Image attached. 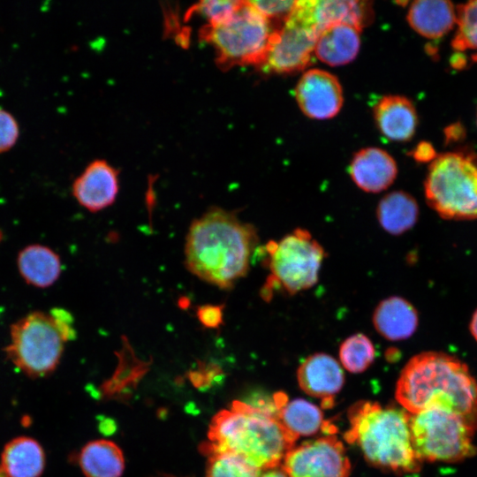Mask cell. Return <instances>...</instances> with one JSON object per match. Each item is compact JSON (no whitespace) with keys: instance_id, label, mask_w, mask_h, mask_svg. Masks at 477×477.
<instances>
[{"instance_id":"16","label":"cell","mask_w":477,"mask_h":477,"mask_svg":"<svg viewBox=\"0 0 477 477\" xmlns=\"http://www.w3.org/2000/svg\"><path fill=\"white\" fill-rule=\"evenodd\" d=\"M380 133L395 142L409 141L415 134L418 114L413 102L399 95L382 96L373 110Z\"/></svg>"},{"instance_id":"2","label":"cell","mask_w":477,"mask_h":477,"mask_svg":"<svg viewBox=\"0 0 477 477\" xmlns=\"http://www.w3.org/2000/svg\"><path fill=\"white\" fill-rule=\"evenodd\" d=\"M395 395L409 413L433 407L450 410L477 431V381L453 356L438 352L413 356L400 373Z\"/></svg>"},{"instance_id":"12","label":"cell","mask_w":477,"mask_h":477,"mask_svg":"<svg viewBox=\"0 0 477 477\" xmlns=\"http://www.w3.org/2000/svg\"><path fill=\"white\" fill-rule=\"evenodd\" d=\"M295 100L307 117L316 120L337 116L344 102L343 89L338 79L325 70L306 71L294 89Z\"/></svg>"},{"instance_id":"28","label":"cell","mask_w":477,"mask_h":477,"mask_svg":"<svg viewBox=\"0 0 477 477\" xmlns=\"http://www.w3.org/2000/svg\"><path fill=\"white\" fill-rule=\"evenodd\" d=\"M261 470L231 452L208 455L206 477H260Z\"/></svg>"},{"instance_id":"34","label":"cell","mask_w":477,"mask_h":477,"mask_svg":"<svg viewBox=\"0 0 477 477\" xmlns=\"http://www.w3.org/2000/svg\"><path fill=\"white\" fill-rule=\"evenodd\" d=\"M443 134L445 145H450L464 140L466 131L462 123L455 122L444 128Z\"/></svg>"},{"instance_id":"31","label":"cell","mask_w":477,"mask_h":477,"mask_svg":"<svg viewBox=\"0 0 477 477\" xmlns=\"http://www.w3.org/2000/svg\"><path fill=\"white\" fill-rule=\"evenodd\" d=\"M19 134V124L14 116L0 107V153L9 150Z\"/></svg>"},{"instance_id":"11","label":"cell","mask_w":477,"mask_h":477,"mask_svg":"<svg viewBox=\"0 0 477 477\" xmlns=\"http://www.w3.org/2000/svg\"><path fill=\"white\" fill-rule=\"evenodd\" d=\"M281 467L289 477H349L351 465L343 443L325 436L293 447Z\"/></svg>"},{"instance_id":"36","label":"cell","mask_w":477,"mask_h":477,"mask_svg":"<svg viewBox=\"0 0 477 477\" xmlns=\"http://www.w3.org/2000/svg\"><path fill=\"white\" fill-rule=\"evenodd\" d=\"M260 477H289V475L284 471V469L275 467L264 470L261 472Z\"/></svg>"},{"instance_id":"23","label":"cell","mask_w":477,"mask_h":477,"mask_svg":"<svg viewBox=\"0 0 477 477\" xmlns=\"http://www.w3.org/2000/svg\"><path fill=\"white\" fill-rule=\"evenodd\" d=\"M275 398L277 418L297 438L314 435L326 426L322 412L315 405L301 398L287 401L280 394Z\"/></svg>"},{"instance_id":"4","label":"cell","mask_w":477,"mask_h":477,"mask_svg":"<svg viewBox=\"0 0 477 477\" xmlns=\"http://www.w3.org/2000/svg\"><path fill=\"white\" fill-rule=\"evenodd\" d=\"M348 417L344 438L360 448L370 465L396 473L420 471L422 462L413 446L407 411L363 401L351 407Z\"/></svg>"},{"instance_id":"1","label":"cell","mask_w":477,"mask_h":477,"mask_svg":"<svg viewBox=\"0 0 477 477\" xmlns=\"http://www.w3.org/2000/svg\"><path fill=\"white\" fill-rule=\"evenodd\" d=\"M257 244L252 224L242 222L232 211L211 207L189 227L186 267L204 282L231 289L246 276Z\"/></svg>"},{"instance_id":"17","label":"cell","mask_w":477,"mask_h":477,"mask_svg":"<svg viewBox=\"0 0 477 477\" xmlns=\"http://www.w3.org/2000/svg\"><path fill=\"white\" fill-rule=\"evenodd\" d=\"M372 322L375 330L385 339L400 341L409 338L416 331L419 316L408 300L391 296L379 302Z\"/></svg>"},{"instance_id":"29","label":"cell","mask_w":477,"mask_h":477,"mask_svg":"<svg viewBox=\"0 0 477 477\" xmlns=\"http://www.w3.org/2000/svg\"><path fill=\"white\" fill-rule=\"evenodd\" d=\"M242 1L233 0H208L195 4L186 13L189 18L198 14L206 19V24H216L231 16L240 7Z\"/></svg>"},{"instance_id":"13","label":"cell","mask_w":477,"mask_h":477,"mask_svg":"<svg viewBox=\"0 0 477 477\" xmlns=\"http://www.w3.org/2000/svg\"><path fill=\"white\" fill-rule=\"evenodd\" d=\"M118 189V171L103 159L88 163L72 184L74 198L91 212L100 211L113 204Z\"/></svg>"},{"instance_id":"18","label":"cell","mask_w":477,"mask_h":477,"mask_svg":"<svg viewBox=\"0 0 477 477\" xmlns=\"http://www.w3.org/2000/svg\"><path fill=\"white\" fill-rule=\"evenodd\" d=\"M361 29L349 24H333L320 31L314 55L330 66H341L353 61L360 48Z\"/></svg>"},{"instance_id":"22","label":"cell","mask_w":477,"mask_h":477,"mask_svg":"<svg viewBox=\"0 0 477 477\" xmlns=\"http://www.w3.org/2000/svg\"><path fill=\"white\" fill-rule=\"evenodd\" d=\"M44 466V451L33 438H15L3 450L0 468L6 477H40Z\"/></svg>"},{"instance_id":"30","label":"cell","mask_w":477,"mask_h":477,"mask_svg":"<svg viewBox=\"0 0 477 477\" xmlns=\"http://www.w3.org/2000/svg\"><path fill=\"white\" fill-rule=\"evenodd\" d=\"M254 8L271 24L281 21L282 25L294 11L298 1H250Z\"/></svg>"},{"instance_id":"24","label":"cell","mask_w":477,"mask_h":477,"mask_svg":"<svg viewBox=\"0 0 477 477\" xmlns=\"http://www.w3.org/2000/svg\"><path fill=\"white\" fill-rule=\"evenodd\" d=\"M376 217L385 231L400 235L416 223L419 217L418 203L408 193L390 192L379 201Z\"/></svg>"},{"instance_id":"14","label":"cell","mask_w":477,"mask_h":477,"mask_svg":"<svg viewBox=\"0 0 477 477\" xmlns=\"http://www.w3.org/2000/svg\"><path fill=\"white\" fill-rule=\"evenodd\" d=\"M349 174L360 189L376 193L391 186L397 178L398 166L387 151L369 147L361 148L353 155Z\"/></svg>"},{"instance_id":"26","label":"cell","mask_w":477,"mask_h":477,"mask_svg":"<svg viewBox=\"0 0 477 477\" xmlns=\"http://www.w3.org/2000/svg\"><path fill=\"white\" fill-rule=\"evenodd\" d=\"M375 346L363 333L348 337L339 347V360L343 367L351 373H361L373 363Z\"/></svg>"},{"instance_id":"7","label":"cell","mask_w":477,"mask_h":477,"mask_svg":"<svg viewBox=\"0 0 477 477\" xmlns=\"http://www.w3.org/2000/svg\"><path fill=\"white\" fill-rule=\"evenodd\" d=\"M275 29L250 1H242L229 19L201 27L199 37L212 46L216 63L223 70L236 65L260 67Z\"/></svg>"},{"instance_id":"19","label":"cell","mask_w":477,"mask_h":477,"mask_svg":"<svg viewBox=\"0 0 477 477\" xmlns=\"http://www.w3.org/2000/svg\"><path fill=\"white\" fill-rule=\"evenodd\" d=\"M406 19L420 35L430 40L439 39L456 25V7L450 1L417 0L409 6Z\"/></svg>"},{"instance_id":"10","label":"cell","mask_w":477,"mask_h":477,"mask_svg":"<svg viewBox=\"0 0 477 477\" xmlns=\"http://www.w3.org/2000/svg\"><path fill=\"white\" fill-rule=\"evenodd\" d=\"M312 4L313 0L298 1L291 16L274 30L260 66L261 70L289 74L308 65L319 34L313 19Z\"/></svg>"},{"instance_id":"27","label":"cell","mask_w":477,"mask_h":477,"mask_svg":"<svg viewBox=\"0 0 477 477\" xmlns=\"http://www.w3.org/2000/svg\"><path fill=\"white\" fill-rule=\"evenodd\" d=\"M456 16L457 30L451 47L461 53L468 49L477 51V0L456 6Z\"/></svg>"},{"instance_id":"8","label":"cell","mask_w":477,"mask_h":477,"mask_svg":"<svg viewBox=\"0 0 477 477\" xmlns=\"http://www.w3.org/2000/svg\"><path fill=\"white\" fill-rule=\"evenodd\" d=\"M265 254L263 261L270 271L261 291L265 300L276 289L294 295L314 286L326 256L322 245L302 228L295 229L279 241H269Z\"/></svg>"},{"instance_id":"6","label":"cell","mask_w":477,"mask_h":477,"mask_svg":"<svg viewBox=\"0 0 477 477\" xmlns=\"http://www.w3.org/2000/svg\"><path fill=\"white\" fill-rule=\"evenodd\" d=\"M424 192L441 217L477 219V154L460 150L438 155L428 166Z\"/></svg>"},{"instance_id":"37","label":"cell","mask_w":477,"mask_h":477,"mask_svg":"<svg viewBox=\"0 0 477 477\" xmlns=\"http://www.w3.org/2000/svg\"><path fill=\"white\" fill-rule=\"evenodd\" d=\"M470 332L473 338L477 341V309L473 313L470 322Z\"/></svg>"},{"instance_id":"5","label":"cell","mask_w":477,"mask_h":477,"mask_svg":"<svg viewBox=\"0 0 477 477\" xmlns=\"http://www.w3.org/2000/svg\"><path fill=\"white\" fill-rule=\"evenodd\" d=\"M69 312L55 308L47 314L29 313L11 324L5 352L11 361L31 377L51 374L59 364L66 341L75 337Z\"/></svg>"},{"instance_id":"35","label":"cell","mask_w":477,"mask_h":477,"mask_svg":"<svg viewBox=\"0 0 477 477\" xmlns=\"http://www.w3.org/2000/svg\"><path fill=\"white\" fill-rule=\"evenodd\" d=\"M450 65L456 70H462L467 64V59L461 52H456L450 59Z\"/></svg>"},{"instance_id":"38","label":"cell","mask_w":477,"mask_h":477,"mask_svg":"<svg viewBox=\"0 0 477 477\" xmlns=\"http://www.w3.org/2000/svg\"><path fill=\"white\" fill-rule=\"evenodd\" d=\"M476 123H477V114H476Z\"/></svg>"},{"instance_id":"21","label":"cell","mask_w":477,"mask_h":477,"mask_svg":"<svg viewBox=\"0 0 477 477\" xmlns=\"http://www.w3.org/2000/svg\"><path fill=\"white\" fill-rule=\"evenodd\" d=\"M312 13L319 33L333 24H349L362 29L374 16L371 3L358 0H313Z\"/></svg>"},{"instance_id":"3","label":"cell","mask_w":477,"mask_h":477,"mask_svg":"<svg viewBox=\"0 0 477 477\" xmlns=\"http://www.w3.org/2000/svg\"><path fill=\"white\" fill-rule=\"evenodd\" d=\"M208 455L231 452L260 470L277 467L298 439L280 422L276 411L234 402L211 420Z\"/></svg>"},{"instance_id":"33","label":"cell","mask_w":477,"mask_h":477,"mask_svg":"<svg viewBox=\"0 0 477 477\" xmlns=\"http://www.w3.org/2000/svg\"><path fill=\"white\" fill-rule=\"evenodd\" d=\"M410 155L418 163H432L438 155L428 141L419 142Z\"/></svg>"},{"instance_id":"9","label":"cell","mask_w":477,"mask_h":477,"mask_svg":"<svg viewBox=\"0 0 477 477\" xmlns=\"http://www.w3.org/2000/svg\"><path fill=\"white\" fill-rule=\"evenodd\" d=\"M410 432L419 459L456 463L474 456L476 432L459 414L433 407L410 413Z\"/></svg>"},{"instance_id":"20","label":"cell","mask_w":477,"mask_h":477,"mask_svg":"<svg viewBox=\"0 0 477 477\" xmlns=\"http://www.w3.org/2000/svg\"><path fill=\"white\" fill-rule=\"evenodd\" d=\"M18 269L24 281L37 288H47L59 278L62 264L59 255L40 244L24 247L18 254Z\"/></svg>"},{"instance_id":"25","label":"cell","mask_w":477,"mask_h":477,"mask_svg":"<svg viewBox=\"0 0 477 477\" xmlns=\"http://www.w3.org/2000/svg\"><path fill=\"white\" fill-rule=\"evenodd\" d=\"M79 463L87 477H120L125 468L121 449L109 440L87 443L80 453Z\"/></svg>"},{"instance_id":"15","label":"cell","mask_w":477,"mask_h":477,"mask_svg":"<svg viewBox=\"0 0 477 477\" xmlns=\"http://www.w3.org/2000/svg\"><path fill=\"white\" fill-rule=\"evenodd\" d=\"M299 387L307 394L322 398L327 407L333 403L332 397L343 387L344 371L332 356L318 352L307 357L297 372Z\"/></svg>"},{"instance_id":"32","label":"cell","mask_w":477,"mask_h":477,"mask_svg":"<svg viewBox=\"0 0 477 477\" xmlns=\"http://www.w3.org/2000/svg\"><path fill=\"white\" fill-rule=\"evenodd\" d=\"M223 305L199 306L196 315L201 324L208 329H217L223 323Z\"/></svg>"}]
</instances>
